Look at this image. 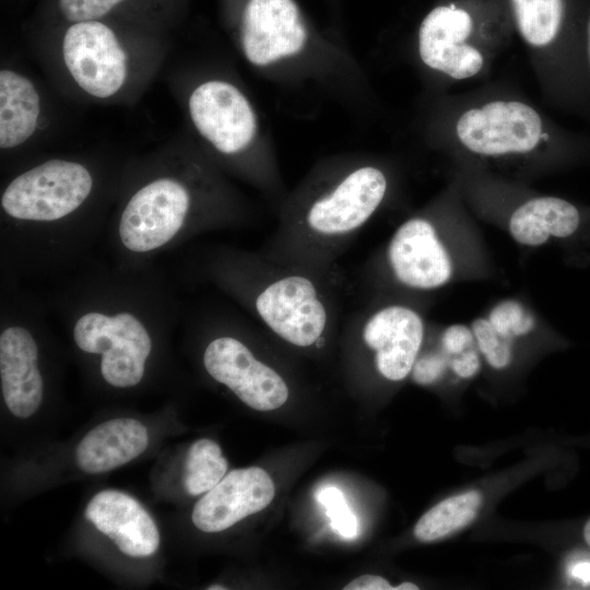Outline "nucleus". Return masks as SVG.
Listing matches in <instances>:
<instances>
[{
	"mask_svg": "<svg viewBox=\"0 0 590 590\" xmlns=\"http://www.w3.org/2000/svg\"><path fill=\"white\" fill-rule=\"evenodd\" d=\"M580 224L579 208L556 196H533L520 201L507 221L512 239L526 247H540L554 239L567 238Z\"/></svg>",
	"mask_w": 590,
	"mask_h": 590,
	"instance_id": "obj_18",
	"label": "nucleus"
},
{
	"mask_svg": "<svg viewBox=\"0 0 590 590\" xmlns=\"http://www.w3.org/2000/svg\"><path fill=\"white\" fill-rule=\"evenodd\" d=\"M515 35L507 0H438L414 35L416 64L440 86L485 76Z\"/></svg>",
	"mask_w": 590,
	"mask_h": 590,
	"instance_id": "obj_5",
	"label": "nucleus"
},
{
	"mask_svg": "<svg viewBox=\"0 0 590 590\" xmlns=\"http://www.w3.org/2000/svg\"><path fill=\"white\" fill-rule=\"evenodd\" d=\"M244 59L271 82L311 87L345 106L369 97L354 55L320 31L297 0H223Z\"/></svg>",
	"mask_w": 590,
	"mask_h": 590,
	"instance_id": "obj_2",
	"label": "nucleus"
},
{
	"mask_svg": "<svg viewBox=\"0 0 590 590\" xmlns=\"http://www.w3.org/2000/svg\"><path fill=\"white\" fill-rule=\"evenodd\" d=\"M203 365L215 381L226 386L253 410L273 411L288 400L290 389L285 379L234 335L222 334L212 339L205 346Z\"/></svg>",
	"mask_w": 590,
	"mask_h": 590,
	"instance_id": "obj_14",
	"label": "nucleus"
},
{
	"mask_svg": "<svg viewBox=\"0 0 590 590\" xmlns=\"http://www.w3.org/2000/svg\"><path fill=\"white\" fill-rule=\"evenodd\" d=\"M392 187L391 167L375 156L339 154L317 162L276 206V228L260 253L331 279L338 258Z\"/></svg>",
	"mask_w": 590,
	"mask_h": 590,
	"instance_id": "obj_1",
	"label": "nucleus"
},
{
	"mask_svg": "<svg viewBox=\"0 0 590 590\" xmlns=\"http://www.w3.org/2000/svg\"><path fill=\"white\" fill-rule=\"evenodd\" d=\"M582 35L587 67L590 73V0L583 2L582 9Z\"/></svg>",
	"mask_w": 590,
	"mask_h": 590,
	"instance_id": "obj_29",
	"label": "nucleus"
},
{
	"mask_svg": "<svg viewBox=\"0 0 590 590\" xmlns=\"http://www.w3.org/2000/svg\"><path fill=\"white\" fill-rule=\"evenodd\" d=\"M583 539L586 543L590 546V519L587 521V523L583 527Z\"/></svg>",
	"mask_w": 590,
	"mask_h": 590,
	"instance_id": "obj_32",
	"label": "nucleus"
},
{
	"mask_svg": "<svg viewBox=\"0 0 590 590\" xmlns=\"http://www.w3.org/2000/svg\"><path fill=\"white\" fill-rule=\"evenodd\" d=\"M316 499L326 508L331 528L345 539H354L357 534V520L349 508L343 493L327 486L318 489Z\"/></svg>",
	"mask_w": 590,
	"mask_h": 590,
	"instance_id": "obj_26",
	"label": "nucleus"
},
{
	"mask_svg": "<svg viewBox=\"0 0 590 590\" xmlns=\"http://www.w3.org/2000/svg\"><path fill=\"white\" fill-rule=\"evenodd\" d=\"M185 0H51L50 14L62 24L131 17L164 19Z\"/></svg>",
	"mask_w": 590,
	"mask_h": 590,
	"instance_id": "obj_21",
	"label": "nucleus"
},
{
	"mask_svg": "<svg viewBox=\"0 0 590 590\" xmlns=\"http://www.w3.org/2000/svg\"><path fill=\"white\" fill-rule=\"evenodd\" d=\"M344 590H391L393 587L382 577L364 575L353 579Z\"/></svg>",
	"mask_w": 590,
	"mask_h": 590,
	"instance_id": "obj_28",
	"label": "nucleus"
},
{
	"mask_svg": "<svg viewBox=\"0 0 590 590\" xmlns=\"http://www.w3.org/2000/svg\"><path fill=\"white\" fill-rule=\"evenodd\" d=\"M227 461L220 446L208 438L194 441L189 448L185 471V488L200 495L213 488L224 476Z\"/></svg>",
	"mask_w": 590,
	"mask_h": 590,
	"instance_id": "obj_23",
	"label": "nucleus"
},
{
	"mask_svg": "<svg viewBox=\"0 0 590 590\" xmlns=\"http://www.w3.org/2000/svg\"><path fill=\"white\" fill-rule=\"evenodd\" d=\"M93 185V176L83 164L49 160L21 173L8 184L1 194V209L17 222H58L83 205Z\"/></svg>",
	"mask_w": 590,
	"mask_h": 590,
	"instance_id": "obj_10",
	"label": "nucleus"
},
{
	"mask_svg": "<svg viewBox=\"0 0 590 590\" xmlns=\"http://www.w3.org/2000/svg\"><path fill=\"white\" fill-rule=\"evenodd\" d=\"M208 589L209 590H225L227 588L224 587V586H220V585H213V586H210Z\"/></svg>",
	"mask_w": 590,
	"mask_h": 590,
	"instance_id": "obj_33",
	"label": "nucleus"
},
{
	"mask_svg": "<svg viewBox=\"0 0 590 590\" xmlns=\"http://www.w3.org/2000/svg\"><path fill=\"white\" fill-rule=\"evenodd\" d=\"M274 494L273 481L263 469H236L197 502L191 519L203 532H220L263 510Z\"/></svg>",
	"mask_w": 590,
	"mask_h": 590,
	"instance_id": "obj_15",
	"label": "nucleus"
},
{
	"mask_svg": "<svg viewBox=\"0 0 590 590\" xmlns=\"http://www.w3.org/2000/svg\"><path fill=\"white\" fill-rule=\"evenodd\" d=\"M233 199L209 165L194 162L186 176L153 179L130 197L119 217V240L131 252L155 251L185 229L234 219L240 206Z\"/></svg>",
	"mask_w": 590,
	"mask_h": 590,
	"instance_id": "obj_7",
	"label": "nucleus"
},
{
	"mask_svg": "<svg viewBox=\"0 0 590 590\" xmlns=\"http://www.w3.org/2000/svg\"><path fill=\"white\" fill-rule=\"evenodd\" d=\"M545 96L566 110L590 114L582 9L578 0H507Z\"/></svg>",
	"mask_w": 590,
	"mask_h": 590,
	"instance_id": "obj_8",
	"label": "nucleus"
},
{
	"mask_svg": "<svg viewBox=\"0 0 590 590\" xmlns=\"http://www.w3.org/2000/svg\"><path fill=\"white\" fill-rule=\"evenodd\" d=\"M215 276L268 331L298 349H323L339 323L332 280L262 253L221 259Z\"/></svg>",
	"mask_w": 590,
	"mask_h": 590,
	"instance_id": "obj_4",
	"label": "nucleus"
},
{
	"mask_svg": "<svg viewBox=\"0 0 590 590\" xmlns=\"http://www.w3.org/2000/svg\"><path fill=\"white\" fill-rule=\"evenodd\" d=\"M470 328L485 364L495 370H504L511 365L515 357V342L499 334L485 316L475 318Z\"/></svg>",
	"mask_w": 590,
	"mask_h": 590,
	"instance_id": "obj_25",
	"label": "nucleus"
},
{
	"mask_svg": "<svg viewBox=\"0 0 590 590\" xmlns=\"http://www.w3.org/2000/svg\"><path fill=\"white\" fill-rule=\"evenodd\" d=\"M394 590H417L418 587L412 582H402L397 587H393Z\"/></svg>",
	"mask_w": 590,
	"mask_h": 590,
	"instance_id": "obj_31",
	"label": "nucleus"
},
{
	"mask_svg": "<svg viewBox=\"0 0 590 590\" xmlns=\"http://www.w3.org/2000/svg\"><path fill=\"white\" fill-rule=\"evenodd\" d=\"M72 333L81 351L102 356L101 374L107 384L129 388L142 380L152 338L138 315L90 310L75 320Z\"/></svg>",
	"mask_w": 590,
	"mask_h": 590,
	"instance_id": "obj_11",
	"label": "nucleus"
},
{
	"mask_svg": "<svg viewBox=\"0 0 590 590\" xmlns=\"http://www.w3.org/2000/svg\"><path fill=\"white\" fill-rule=\"evenodd\" d=\"M40 116L39 94L33 82L13 70L0 71V148L25 143L36 131Z\"/></svg>",
	"mask_w": 590,
	"mask_h": 590,
	"instance_id": "obj_20",
	"label": "nucleus"
},
{
	"mask_svg": "<svg viewBox=\"0 0 590 590\" xmlns=\"http://www.w3.org/2000/svg\"><path fill=\"white\" fill-rule=\"evenodd\" d=\"M85 518L128 556H151L160 546V532L152 517L122 492L106 489L94 495L85 508Z\"/></svg>",
	"mask_w": 590,
	"mask_h": 590,
	"instance_id": "obj_16",
	"label": "nucleus"
},
{
	"mask_svg": "<svg viewBox=\"0 0 590 590\" xmlns=\"http://www.w3.org/2000/svg\"><path fill=\"white\" fill-rule=\"evenodd\" d=\"M481 505L482 495L475 489L448 497L420 518L414 528V535L421 542L446 538L471 523Z\"/></svg>",
	"mask_w": 590,
	"mask_h": 590,
	"instance_id": "obj_22",
	"label": "nucleus"
},
{
	"mask_svg": "<svg viewBox=\"0 0 590 590\" xmlns=\"http://www.w3.org/2000/svg\"><path fill=\"white\" fill-rule=\"evenodd\" d=\"M350 323L382 379L399 382L411 375L427 335L426 321L415 307L381 303L356 314Z\"/></svg>",
	"mask_w": 590,
	"mask_h": 590,
	"instance_id": "obj_12",
	"label": "nucleus"
},
{
	"mask_svg": "<svg viewBox=\"0 0 590 590\" xmlns=\"http://www.w3.org/2000/svg\"><path fill=\"white\" fill-rule=\"evenodd\" d=\"M485 318L499 334L515 343L529 337L536 326L533 312L515 298L498 302L488 310Z\"/></svg>",
	"mask_w": 590,
	"mask_h": 590,
	"instance_id": "obj_24",
	"label": "nucleus"
},
{
	"mask_svg": "<svg viewBox=\"0 0 590 590\" xmlns=\"http://www.w3.org/2000/svg\"><path fill=\"white\" fill-rule=\"evenodd\" d=\"M188 114L214 154L276 206L282 202L288 190L273 140L244 90L223 78L204 79L188 96Z\"/></svg>",
	"mask_w": 590,
	"mask_h": 590,
	"instance_id": "obj_6",
	"label": "nucleus"
},
{
	"mask_svg": "<svg viewBox=\"0 0 590 590\" xmlns=\"http://www.w3.org/2000/svg\"><path fill=\"white\" fill-rule=\"evenodd\" d=\"M438 216L439 200L408 217L393 232L379 270L394 286L426 293L452 280L455 259Z\"/></svg>",
	"mask_w": 590,
	"mask_h": 590,
	"instance_id": "obj_9",
	"label": "nucleus"
},
{
	"mask_svg": "<svg viewBox=\"0 0 590 590\" xmlns=\"http://www.w3.org/2000/svg\"><path fill=\"white\" fill-rule=\"evenodd\" d=\"M62 25V59L76 85L95 98L117 94L126 82L128 64L111 20Z\"/></svg>",
	"mask_w": 590,
	"mask_h": 590,
	"instance_id": "obj_13",
	"label": "nucleus"
},
{
	"mask_svg": "<svg viewBox=\"0 0 590 590\" xmlns=\"http://www.w3.org/2000/svg\"><path fill=\"white\" fill-rule=\"evenodd\" d=\"M421 130L432 146L486 166L538 162L587 144L530 102L504 91L439 98L426 110Z\"/></svg>",
	"mask_w": 590,
	"mask_h": 590,
	"instance_id": "obj_3",
	"label": "nucleus"
},
{
	"mask_svg": "<svg viewBox=\"0 0 590 590\" xmlns=\"http://www.w3.org/2000/svg\"><path fill=\"white\" fill-rule=\"evenodd\" d=\"M412 380L418 386H434L449 376L445 354L434 340L424 343L411 371Z\"/></svg>",
	"mask_w": 590,
	"mask_h": 590,
	"instance_id": "obj_27",
	"label": "nucleus"
},
{
	"mask_svg": "<svg viewBox=\"0 0 590 590\" xmlns=\"http://www.w3.org/2000/svg\"><path fill=\"white\" fill-rule=\"evenodd\" d=\"M148 430L134 418H114L91 429L79 442L75 459L79 468L98 474L121 467L146 448Z\"/></svg>",
	"mask_w": 590,
	"mask_h": 590,
	"instance_id": "obj_19",
	"label": "nucleus"
},
{
	"mask_svg": "<svg viewBox=\"0 0 590 590\" xmlns=\"http://www.w3.org/2000/svg\"><path fill=\"white\" fill-rule=\"evenodd\" d=\"M571 571L577 578L590 582V563H580Z\"/></svg>",
	"mask_w": 590,
	"mask_h": 590,
	"instance_id": "obj_30",
	"label": "nucleus"
},
{
	"mask_svg": "<svg viewBox=\"0 0 590 590\" xmlns=\"http://www.w3.org/2000/svg\"><path fill=\"white\" fill-rule=\"evenodd\" d=\"M0 379L4 403L16 417L32 416L43 400L38 345L28 329L12 324L0 334Z\"/></svg>",
	"mask_w": 590,
	"mask_h": 590,
	"instance_id": "obj_17",
	"label": "nucleus"
}]
</instances>
